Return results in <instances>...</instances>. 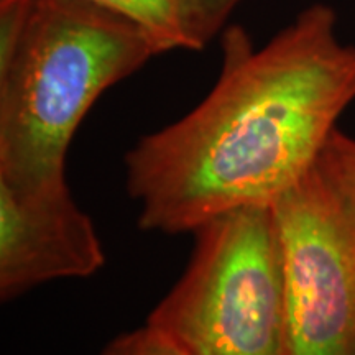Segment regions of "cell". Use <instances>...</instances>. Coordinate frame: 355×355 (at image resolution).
<instances>
[{
    "label": "cell",
    "instance_id": "obj_1",
    "mask_svg": "<svg viewBox=\"0 0 355 355\" xmlns=\"http://www.w3.org/2000/svg\"><path fill=\"white\" fill-rule=\"evenodd\" d=\"M214 87L191 112L141 137L125 184L150 232H194L224 212L272 206L314 165L355 101V44L314 3L263 46L241 25L222 33Z\"/></svg>",
    "mask_w": 355,
    "mask_h": 355
},
{
    "label": "cell",
    "instance_id": "obj_2",
    "mask_svg": "<svg viewBox=\"0 0 355 355\" xmlns=\"http://www.w3.org/2000/svg\"><path fill=\"white\" fill-rule=\"evenodd\" d=\"M155 55L139 25L89 0H0V181L66 180L84 115Z\"/></svg>",
    "mask_w": 355,
    "mask_h": 355
},
{
    "label": "cell",
    "instance_id": "obj_3",
    "mask_svg": "<svg viewBox=\"0 0 355 355\" xmlns=\"http://www.w3.org/2000/svg\"><path fill=\"white\" fill-rule=\"evenodd\" d=\"M183 277L146 324L191 355H288L286 291L272 206H248L193 232Z\"/></svg>",
    "mask_w": 355,
    "mask_h": 355
},
{
    "label": "cell",
    "instance_id": "obj_4",
    "mask_svg": "<svg viewBox=\"0 0 355 355\" xmlns=\"http://www.w3.org/2000/svg\"><path fill=\"white\" fill-rule=\"evenodd\" d=\"M272 209L288 355H355V139L337 128Z\"/></svg>",
    "mask_w": 355,
    "mask_h": 355
},
{
    "label": "cell",
    "instance_id": "obj_5",
    "mask_svg": "<svg viewBox=\"0 0 355 355\" xmlns=\"http://www.w3.org/2000/svg\"><path fill=\"white\" fill-rule=\"evenodd\" d=\"M105 254L66 180L42 186L0 181V296L10 301L64 278H87Z\"/></svg>",
    "mask_w": 355,
    "mask_h": 355
},
{
    "label": "cell",
    "instance_id": "obj_6",
    "mask_svg": "<svg viewBox=\"0 0 355 355\" xmlns=\"http://www.w3.org/2000/svg\"><path fill=\"white\" fill-rule=\"evenodd\" d=\"M139 25L159 55L173 50L198 51L191 32V0H89Z\"/></svg>",
    "mask_w": 355,
    "mask_h": 355
},
{
    "label": "cell",
    "instance_id": "obj_7",
    "mask_svg": "<svg viewBox=\"0 0 355 355\" xmlns=\"http://www.w3.org/2000/svg\"><path fill=\"white\" fill-rule=\"evenodd\" d=\"M99 355H191L171 337L145 324L140 329L115 337Z\"/></svg>",
    "mask_w": 355,
    "mask_h": 355
},
{
    "label": "cell",
    "instance_id": "obj_8",
    "mask_svg": "<svg viewBox=\"0 0 355 355\" xmlns=\"http://www.w3.org/2000/svg\"><path fill=\"white\" fill-rule=\"evenodd\" d=\"M242 0H191V32L202 50L229 20L230 13Z\"/></svg>",
    "mask_w": 355,
    "mask_h": 355
}]
</instances>
